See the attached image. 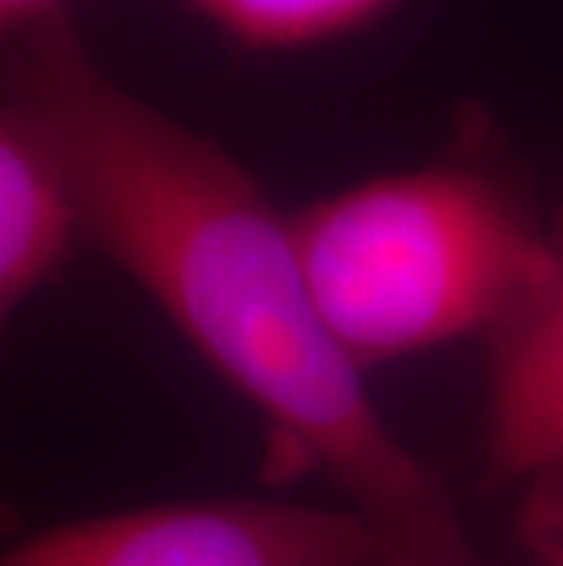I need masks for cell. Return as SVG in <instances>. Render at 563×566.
I'll return each mask as SVG.
<instances>
[{"label":"cell","instance_id":"obj_6","mask_svg":"<svg viewBox=\"0 0 563 566\" xmlns=\"http://www.w3.org/2000/svg\"><path fill=\"white\" fill-rule=\"evenodd\" d=\"M249 48H304L333 41L385 15L395 0H187Z\"/></svg>","mask_w":563,"mask_h":566},{"label":"cell","instance_id":"obj_4","mask_svg":"<svg viewBox=\"0 0 563 566\" xmlns=\"http://www.w3.org/2000/svg\"><path fill=\"white\" fill-rule=\"evenodd\" d=\"M490 453L509 475L563 479V223L545 285L498 329Z\"/></svg>","mask_w":563,"mask_h":566},{"label":"cell","instance_id":"obj_1","mask_svg":"<svg viewBox=\"0 0 563 566\" xmlns=\"http://www.w3.org/2000/svg\"><path fill=\"white\" fill-rule=\"evenodd\" d=\"M0 84L63 161L81 238L268 417L274 453L352 493L388 566H472L447 493L385 428L322 325L293 227L257 179L125 92L66 15L0 55Z\"/></svg>","mask_w":563,"mask_h":566},{"label":"cell","instance_id":"obj_3","mask_svg":"<svg viewBox=\"0 0 563 566\" xmlns=\"http://www.w3.org/2000/svg\"><path fill=\"white\" fill-rule=\"evenodd\" d=\"M0 566H388V548L358 512L201 501L52 526Z\"/></svg>","mask_w":563,"mask_h":566},{"label":"cell","instance_id":"obj_2","mask_svg":"<svg viewBox=\"0 0 563 566\" xmlns=\"http://www.w3.org/2000/svg\"><path fill=\"white\" fill-rule=\"evenodd\" d=\"M315 311L355 366L501 329L545 285L553 242L494 179L425 168L290 216Z\"/></svg>","mask_w":563,"mask_h":566},{"label":"cell","instance_id":"obj_7","mask_svg":"<svg viewBox=\"0 0 563 566\" xmlns=\"http://www.w3.org/2000/svg\"><path fill=\"white\" fill-rule=\"evenodd\" d=\"M63 15V0H0V55Z\"/></svg>","mask_w":563,"mask_h":566},{"label":"cell","instance_id":"obj_5","mask_svg":"<svg viewBox=\"0 0 563 566\" xmlns=\"http://www.w3.org/2000/svg\"><path fill=\"white\" fill-rule=\"evenodd\" d=\"M77 238L63 161L0 84V347L15 311L66 268Z\"/></svg>","mask_w":563,"mask_h":566}]
</instances>
